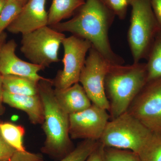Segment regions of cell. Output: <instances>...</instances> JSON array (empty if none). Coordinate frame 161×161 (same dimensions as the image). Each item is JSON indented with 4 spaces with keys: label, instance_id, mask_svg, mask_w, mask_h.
<instances>
[{
    "label": "cell",
    "instance_id": "1",
    "mask_svg": "<svg viewBox=\"0 0 161 161\" xmlns=\"http://www.w3.org/2000/svg\"><path fill=\"white\" fill-rule=\"evenodd\" d=\"M78 10L71 19L51 27L58 31L68 32L88 40L109 63L123 64L124 59L113 52L109 40V30L114 21V14L102 0H86Z\"/></svg>",
    "mask_w": 161,
    "mask_h": 161
},
{
    "label": "cell",
    "instance_id": "2",
    "mask_svg": "<svg viewBox=\"0 0 161 161\" xmlns=\"http://www.w3.org/2000/svg\"><path fill=\"white\" fill-rule=\"evenodd\" d=\"M38 86L43 105L44 120L42 125L46 136L41 151L58 161L74 149L69 134V115L56 99L52 80L45 78L40 80Z\"/></svg>",
    "mask_w": 161,
    "mask_h": 161
},
{
    "label": "cell",
    "instance_id": "3",
    "mask_svg": "<svg viewBox=\"0 0 161 161\" xmlns=\"http://www.w3.org/2000/svg\"><path fill=\"white\" fill-rule=\"evenodd\" d=\"M147 82V63L111 64L105 78L104 86L112 119L127 112Z\"/></svg>",
    "mask_w": 161,
    "mask_h": 161
},
{
    "label": "cell",
    "instance_id": "4",
    "mask_svg": "<svg viewBox=\"0 0 161 161\" xmlns=\"http://www.w3.org/2000/svg\"><path fill=\"white\" fill-rule=\"evenodd\" d=\"M128 40L134 63L147 59L154 38L161 27L150 0H132Z\"/></svg>",
    "mask_w": 161,
    "mask_h": 161
},
{
    "label": "cell",
    "instance_id": "5",
    "mask_svg": "<svg viewBox=\"0 0 161 161\" xmlns=\"http://www.w3.org/2000/svg\"><path fill=\"white\" fill-rule=\"evenodd\" d=\"M153 132L128 112L109 121L99 142L105 147L138 153Z\"/></svg>",
    "mask_w": 161,
    "mask_h": 161
},
{
    "label": "cell",
    "instance_id": "6",
    "mask_svg": "<svg viewBox=\"0 0 161 161\" xmlns=\"http://www.w3.org/2000/svg\"><path fill=\"white\" fill-rule=\"evenodd\" d=\"M66 37L49 26L22 35L20 51L31 63L45 68L59 61L58 52Z\"/></svg>",
    "mask_w": 161,
    "mask_h": 161
},
{
    "label": "cell",
    "instance_id": "7",
    "mask_svg": "<svg viewBox=\"0 0 161 161\" xmlns=\"http://www.w3.org/2000/svg\"><path fill=\"white\" fill-rule=\"evenodd\" d=\"M111 64L92 47L79 80L92 103L108 111L110 105L105 90L104 80Z\"/></svg>",
    "mask_w": 161,
    "mask_h": 161
},
{
    "label": "cell",
    "instance_id": "8",
    "mask_svg": "<svg viewBox=\"0 0 161 161\" xmlns=\"http://www.w3.org/2000/svg\"><path fill=\"white\" fill-rule=\"evenodd\" d=\"M64 56L63 69L58 72L53 80L55 88L63 89L79 82L87 53L92 48L88 40L72 35L62 41Z\"/></svg>",
    "mask_w": 161,
    "mask_h": 161
},
{
    "label": "cell",
    "instance_id": "9",
    "mask_svg": "<svg viewBox=\"0 0 161 161\" xmlns=\"http://www.w3.org/2000/svg\"><path fill=\"white\" fill-rule=\"evenodd\" d=\"M127 112L152 132L161 133V77L147 82Z\"/></svg>",
    "mask_w": 161,
    "mask_h": 161
},
{
    "label": "cell",
    "instance_id": "10",
    "mask_svg": "<svg viewBox=\"0 0 161 161\" xmlns=\"http://www.w3.org/2000/svg\"><path fill=\"white\" fill-rule=\"evenodd\" d=\"M110 117L107 110L92 103L86 109L69 115L70 137L99 141Z\"/></svg>",
    "mask_w": 161,
    "mask_h": 161
},
{
    "label": "cell",
    "instance_id": "11",
    "mask_svg": "<svg viewBox=\"0 0 161 161\" xmlns=\"http://www.w3.org/2000/svg\"><path fill=\"white\" fill-rule=\"evenodd\" d=\"M17 46L14 40L6 42L3 45L0 51V74L21 76L37 81L45 79L39 74L44 68L20 59L16 55Z\"/></svg>",
    "mask_w": 161,
    "mask_h": 161
},
{
    "label": "cell",
    "instance_id": "12",
    "mask_svg": "<svg viewBox=\"0 0 161 161\" xmlns=\"http://www.w3.org/2000/svg\"><path fill=\"white\" fill-rule=\"evenodd\" d=\"M46 1L28 0L7 27V30L12 33L23 35L48 26V13L45 9Z\"/></svg>",
    "mask_w": 161,
    "mask_h": 161
},
{
    "label": "cell",
    "instance_id": "13",
    "mask_svg": "<svg viewBox=\"0 0 161 161\" xmlns=\"http://www.w3.org/2000/svg\"><path fill=\"white\" fill-rule=\"evenodd\" d=\"M3 103L9 106L22 110L28 115L34 125H42L44 120V112L42 101L39 94L26 95L10 94L3 92Z\"/></svg>",
    "mask_w": 161,
    "mask_h": 161
},
{
    "label": "cell",
    "instance_id": "14",
    "mask_svg": "<svg viewBox=\"0 0 161 161\" xmlns=\"http://www.w3.org/2000/svg\"><path fill=\"white\" fill-rule=\"evenodd\" d=\"M54 94L58 103L69 115L81 112L92 104L79 82L63 89L54 88Z\"/></svg>",
    "mask_w": 161,
    "mask_h": 161
},
{
    "label": "cell",
    "instance_id": "15",
    "mask_svg": "<svg viewBox=\"0 0 161 161\" xmlns=\"http://www.w3.org/2000/svg\"><path fill=\"white\" fill-rule=\"evenodd\" d=\"M3 90L10 94L36 95L38 93L39 81L30 78L14 76L3 75Z\"/></svg>",
    "mask_w": 161,
    "mask_h": 161
},
{
    "label": "cell",
    "instance_id": "16",
    "mask_svg": "<svg viewBox=\"0 0 161 161\" xmlns=\"http://www.w3.org/2000/svg\"><path fill=\"white\" fill-rule=\"evenodd\" d=\"M85 2L83 0H53L48 12V26H54L70 16Z\"/></svg>",
    "mask_w": 161,
    "mask_h": 161
},
{
    "label": "cell",
    "instance_id": "17",
    "mask_svg": "<svg viewBox=\"0 0 161 161\" xmlns=\"http://www.w3.org/2000/svg\"><path fill=\"white\" fill-rule=\"evenodd\" d=\"M148 81L161 77V28L156 35L147 57Z\"/></svg>",
    "mask_w": 161,
    "mask_h": 161
},
{
    "label": "cell",
    "instance_id": "18",
    "mask_svg": "<svg viewBox=\"0 0 161 161\" xmlns=\"http://www.w3.org/2000/svg\"><path fill=\"white\" fill-rule=\"evenodd\" d=\"M25 133V129L22 126L9 122H0V133L2 137L16 151H26L23 144Z\"/></svg>",
    "mask_w": 161,
    "mask_h": 161
},
{
    "label": "cell",
    "instance_id": "19",
    "mask_svg": "<svg viewBox=\"0 0 161 161\" xmlns=\"http://www.w3.org/2000/svg\"><path fill=\"white\" fill-rule=\"evenodd\" d=\"M137 155L139 161H161V133L153 132Z\"/></svg>",
    "mask_w": 161,
    "mask_h": 161
},
{
    "label": "cell",
    "instance_id": "20",
    "mask_svg": "<svg viewBox=\"0 0 161 161\" xmlns=\"http://www.w3.org/2000/svg\"><path fill=\"white\" fill-rule=\"evenodd\" d=\"M99 143V141L84 140L67 155L58 161H86Z\"/></svg>",
    "mask_w": 161,
    "mask_h": 161
},
{
    "label": "cell",
    "instance_id": "21",
    "mask_svg": "<svg viewBox=\"0 0 161 161\" xmlns=\"http://www.w3.org/2000/svg\"><path fill=\"white\" fill-rule=\"evenodd\" d=\"M23 6L18 0H7L0 13V34L14 21Z\"/></svg>",
    "mask_w": 161,
    "mask_h": 161
},
{
    "label": "cell",
    "instance_id": "22",
    "mask_svg": "<svg viewBox=\"0 0 161 161\" xmlns=\"http://www.w3.org/2000/svg\"><path fill=\"white\" fill-rule=\"evenodd\" d=\"M103 161H139L137 153L131 150L104 147Z\"/></svg>",
    "mask_w": 161,
    "mask_h": 161
},
{
    "label": "cell",
    "instance_id": "23",
    "mask_svg": "<svg viewBox=\"0 0 161 161\" xmlns=\"http://www.w3.org/2000/svg\"><path fill=\"white\" fill-rule=\"evenodd\" d=\"M104 4L120 19L126 16L129 6L127 0H102Z\"/></svg>",
    "mask_w": 161,
    "mask_h": 161
},
{
    "label": "cell",
    "instance_id": "24",
    "mask_svg": "<svg viewBox=\"0 0 161 161\" xmlns=\"http://www.w3.org/2000/svg\"><path fill=\"white\" fill-rule=\"evenodd\" d=\"M8 161H44L40 153L27 151H16Z\"/></svg>",
    "mask_w": 161,
    "mask_h": 161
},
{
    "label": "cell",
    "instance_id": "25",
    "mask_svg": "<svg viewBox=\"0 0 161 161\" xmlns=\"http://www.w3.org/2000/svg\"><path fill=\"white\" fill-rule=\"evenodd\" d=\"M16 151L6 143L0 133V161H9Z\"/></svg>",
    "mask_w": 161,
    "mask_h": 161
},
{
    "label": "cell",
    "instance_id": "26",
    "mask_svg": "<svg viewBox=\"0 0 161 161\" xmlns=\"http://www.w3.org/2000/svg\"><path fill=\"white\" fill-rule=\"evenodd\" d=\"M104 150V147L99 142L98 147L90 154L86 161H103Z\"/></svg>",
    "mask_w": 161,
    "mask_h": 161
},
{
    "label": "cell",
    "instance_id": "27",
    "mask_svg": "<svg viewBox=\"0 0 161 161\" xmlns=\"http://www.w3.org/2000/svg\"><path fill=\"white\" fill-rule=\"evenodd\" d=\"M153 13L161 27V0H150Z\"/></svg>",
    "mask_w": 161,
    "mask_h": 161
},
{
    "label": "cell",
    "instance_id": "28",
    "mask_svg": "<svg viewBox=\"0 0 161 161\" xmlns=\"http://www.w3.org/2000/svg\"><path fill=\"white\" fill-rule=\"evenodd\" d=\"M3 75L0 74V115H2L5 111V108L3 106Z\"/></svg>",
    "mask_w": 161,
    "mask_h": 161
},
{
    "label": "cell",
    "instance_id": "29",
    "mask_svg": "<svg viewBox=\"0 0 161 161\" xmlns=\"http://www.w3.org/2000/svg\"><path fill=\"white\" fill-rule=\"evenodd\" d=\"M7 34L5 32L0 34V51L4 44L6 43Z\"/></svg>",
    "mask_w": 161,
    "mask_h": 161
},
{
    "label": "cell",
    "instance_id": "30",
    "mask_svg": "<svg viewBox=\"0 0 161 161\" xmlns=\"http://www.w3.org/2000/svg\"><path fill=\"white\" fill-rule=\"evenodd\" d=\"M7 0H0V13L3 9L4 5L6 4Z\"/></svg>",
    "mask_w": 161,
    "mask_h": 161
},
{
    "label": "cell",
    "instance_id": "31",
    "mask_svg": "<svg viewBox=\"0 0 161 161\" xmlns=\"http://www.w3.org/2000/svg\"><path fill=\"white\" fill-rule=\"evenodd\" d=\"M28 0H18L19 2L21 3V5L23 6L26 3Z\"/></svg>",
    "mask_w": 161,
    "mask_h": 161
},
{
    "label": "cell",
    "instance_id": "32",
    "mask_svg": "<svg viewBox=\"0 0 161 161\" xmlns=\"http://www.w3.org/2000/svg\"><path fill=\"white\" fill-rule=\"evenodd\" d=\"M132 0H127L128 1V4L129 5H130V3L132 2Z\"/></svg>",
    "mask_w": 161,
    "mask_h": 161
},
{
    "label": "cell",
    "instance_id": "33",
    "mask_svg": "<svg viewBox=\"0 0 161 161\" xmlns=\"http://www.w3.org/2000/svg\"><path fill=\"white\" fill-rule=\"evenodd\" d=\"M83 1H86V0H83Z\"/></svg>",
    "mask_w": 161,
    "mask_h": 161
},
{
    "label": "cell",
    "instance_id": "34",
    "mask_svg": "<svg viewBox=\"0 0 161 161\" xmlns=\"http://www.w3.org/2000/svg\"></svg>",
    "mask_w": 161,
    "mask_h": 161
}]
</instances>
